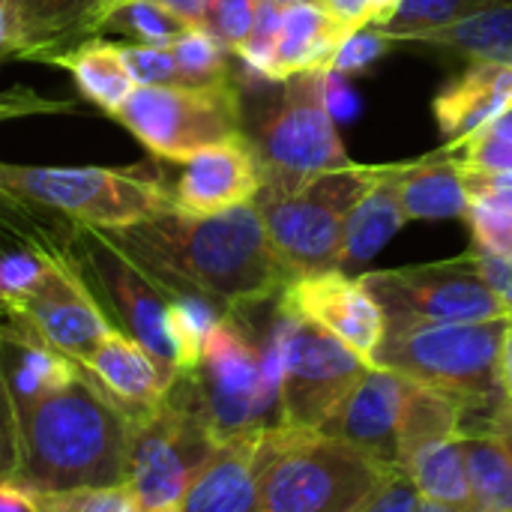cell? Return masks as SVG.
I'll use <instances>...</instances> for the list:
<instances>
[{
	"mask_svg": "<svg viewBox=\"0 0 512 512\" xmlns=\"http://www.w3.org/2000/svg\"><path fill=\"white\" fill-rule=\"evenodd\" d=\"M102 234L159 288L198 294L225 315L273 300L291 282L252 201L210 216L174 207L135 225L102 228Z\"/></svg>",
	"mask_w": 512,
	"mask_h": 512,
	"instance_id": "1",
	"label": "cell"
},
{
	"mask_svg": "<svg viewBox=\"0 0 512 512\" xmlns=\"http://www.w3.org/2000/svg\"><path fill=\"white\" fill-rule=\"evenodd\" d=\"M132 426L78 369L66 387L18 411V471L12 483L27 492L126 486Z\"/></svg>",
	"mask_w": 512,
	"mask_h": 512,
	"instance_id": "2",
	"label": "cell"
},
{
	"mask_svg": "<svg viewBox=\"0 0 512 512\" xmlns=\"http://www.w3.org/2000/svg\"><path fill=\"white\" fill-rule=\"evenodd\" d=\"M216 441L264 435L282 423L279 351L270 333H252L237 315H225L204 342L201 360L183 372Z\"/></svg>",
	"mask_w": 512,
	"mask_h": 512,
	"instance_id": "3",
	"label": "cell"
},
{
	"mask_svg": "<svg viewBox=\"0 0 512 512\" xmlns=\"http://www.w3.org/2000/svg\"><path fill=\"white\" fill-rule=\"evenodd\" d=\"M390 474L315 429L276 426L258 441L261 512H354Z\"/></svg>",
	"mask_w": 512,
	"mask_h": 512,
	"instance_id": "4",
	"label": "cell"
},
{
	"mask_svg": "<svg viewBox=\"0 0 512 512\" xmlns=\"http://www.w3.org/2000/svg\"><path fill=\"white\" fill-rule=\"evenodd\" d=\"M507 324L510 318L471 324H387L369 363L456 396L465 405V420H471L507 399L498 378Z\"/></svg>",
	"mask_w": 512,
	"mask_h": 512,
	"instance_id": "5",
	"label": "cell"
},
{
	"mask_svg": "<svg viewBox=\"0 0 512 512\" xmlns=\"http://www.w3.org/2000/svg\"><path fill=\"white\" fill-rule=\"evenodd\" d=\"M378 183V165L327 171L294 189L261 186L252 198L288 279L342 267L345 222Z\"/></svg>",
	"mask_w": 512,
	"mask_h": 512,
	"instance_id": "6",
	"label": "cell"
},
{
	"mask_svg": "<svg viewBox=\"0 0 512 512\" xmlns=\"http://www.w3.org/2000/svg\"><path fill=\"white\" fill-rule=\"evenodd\" d=\"M327 72H297L282 84L264 114L243 129L261 162V186L294 189L318 174L354 168L336 132L324 93Z\"/></svg>",
	"mask_w": 512,
	"mask_h": 512,
	"instance_id": "7",
	"label": "cell"
},
{
	"mask_svg": "<svg viewBox=\"0 0 512 512\" xmlns=\"http://www.w3.org/2000/svg\"><path fill=\"white\" fill-rule=\"evenodd\" d=\"M189 378L180 372L165 402L132 426L126 486L141 512L180 507L189 483L216 450Z\"/></svg>",
	"mask_w": 512,
	"mask_h": 512,
	"instance_id": "8",
	"label": "cell"
},
{
	"mask_svg": "<svg viewBox=\"0 0 512 512\" xmlns=\"http://www.w3.org/2000/svg\"><path fill=\"white\" fill-rule=\"evenodd\" d=\"M270 333L279 351L282 423L318 429L372 363L333 333L282 309L279 297L273 300Z\"/></svg>",
	"mask_w": 512,
	"mask_h": 512,
	"instance_id": "9",
	"label": "cell"
},
{
	"mask_svg": "<svg viewBox=\"0 0 512 512\" xmlns=\"http://www.w3.org/2000/svg\"><path fill=\"white\" fill-rule=\"evenodd\" d=\"M0 192L63 210L93 228H123L174 210L171 192L135 171L33 168L0 162Z\"/></svg>",
	"mask_w": 512,
	"mask_h": 512,
	"instance_id": "10",
	"label": "cell"
},
{
	"mask_svg": "<svg viewBox=\"0 0 512 512\" xmlns=\"http://www.w3.org/2000/svg\"><path fill=\"white\" fill-rule=\"evenodd\" d=\"M117 120L147 150L186 162L195 153L243 135V102L234 81L210 87H135Z\"/></svg>",
	"mask_w": 512,
	"mask_h": 512,
	"instance_id": "11",
	"label": "cell"
},
{
	"mask_svg": "<svg viewBox=\"0 0 512 512\" xmlns=\"http://www.w3.org/2000/svg\"><path fill=\"white\" fill-rule=\"evenodd\" d=\"M360 282L378 300L387 324H471L510 318L486 285L474 252L450 261L360 273Z\"/></svg>",
	"mask_w": 512,
	"mask_h": 512,
	"instance_id": "12",
	"label": "cell"
},
{
	"mask_svg": "<svg viewBox=\"0 0 512 512\" xmlns=\"http://www.w3.org/2000/svg\"><path fill=\"white\" fill-rule=\"evenodd\" d=\"M84 252L129 336L141 342L153 357L180 372V351L171 330V300H165L159 285L102 231L84 234Z\"/></svg>",
	"mask_w": 512,
	"mask_h": 512,
	"instance_id": "13",
	"label": "cell"
},
{
	"mask_svg": "<svg viewBox=\"0 0 512 512\" xmlns=\"http://www.w3.org/2000/svg\"><path fill=\"white\" fill-rule=\"evenodd\" d=\"M12 306L45 345L75 363L114 330L84 282L69 267L48 258L39 279L18 300H12Z\"/></svg>",
	"mask_w": 512,
	"mask_h": 512,
	"instance_id": "14",
	"label": "cell"
},
{
	"mask_svg": "<svg viewBox=\"0 0 512 512\" xmlns=\"http://www.w3.org/2000/svg\"><path fill=\"white\" fill-rule=\"evenodd\" d=\"M282 309L318 324L333 333L360 357H372L378 342L384 339L387 318L360 276H348L342 270L315 273L291 279L279 294Z\"/></svg>",
	"mask_w": 512,
	"mask_h": 512,
	"instance_id": "15",
	"label": "cell"
},
{
	"mask_svg": "<svg viewBox=\"0 0 512 512\" xmlns=\"http://www.w3.org/2000/svg\"><path fill=\"white\" fill-rule=\"evenodd\" d=\"M405 378L369 366L363 378L348 390L339 408L315 429L327 438H336L387 471L399 468V411H402Z\"/></svg>",
	"mask_w": 512,
	"mask_h": 512,
	"instance_id": "16",
	"label": "cell"
},
{
	"mask_svg": "<svg viewBox=\"0 0 512 512\" xmlns=\"http://www.w3.org/2000/svg\"><path fill=\"white\" fill-rule=\"evenodd\" d=\"M90 384L108 396L132 423L150 417L177 381V369L153 357L141 342L111 330L84 360L75 363Z\"/></svg>",
	"mask_w": 512,
	"mask_h": 512,
	"instance_id": "17",
	"label": "cell"
},
{
	"mask_svg": "<svg viewBox=\"0 0 512 512\" xmlns=\"http://www.w3.org/2000/svg\"><path fill=\"white\" fill-rule=\"evenodd\" d=\"M261 162L246 135L207 147L183 162V174L171 192L174 207L192 216H210L249 204L261 189Z\"/></svg>",
	"mask_w": 512,
	"mask_h": 512,
	"instance_id": "18",
	"label": "cell"
},
{
	"mask_svg": "<svg viewBox=\"0 0 512 512\" xmlns=\"http://www.w3.org/2000/svg\"><path fill=\"white\" fill-rule=\"evenodd\" d=\"M258 441L231 438L219 441L210 459L189 483L180 510L183 512H261L258 495Z\"/></svg>",
	"mask_w": 512,
	"mask_h": 512,
	"instance_id": "19",
	"label": "cell"
},
{
	"mask_svg": "<svg viewBox=\"0 0 512 512\" xmlns=\"http://www.w3.org/2000/svg\"><path fill=\"white\" fill-rule=\"evenodd\" d=\"M512 105V63H486L471 60V66L447 81L435 102V120L444 138L462 141L483 126H489L495 117H501Z\"/></svg>",
	"mask_w": 512,
	"mask_h": 512,
	"instance_id": "20",
	"label": "cell"
},
{
	"mask_svg": "<svg viewBox=\"0 0 512 512\" xmlns=\"http://www.w3.org/2000/svg\"><path fill=\"white\" fill-rule=\"evenodd\" d=\"M384 174L408 216L411 219H465L471 198L462 183L459 165L444 156L441 150L402 165H384Z\"/></svg>",
	"mask_w": 512,
	"mask_h": 512,
	"instance_id": "21",
	"label": "cell"
},
{
	"mask_svg": "<svg viewBox=\"0 0 512 512\" xmlns=\"http://www.w3.org/2000/svg\"><path fill=\"white\" fill-rule=\"evenodd\" d=\"M348 36L351 33L315 0L285 6L273 69L276 81H285L297 72H330Z\"/></svg>",
	"mask_w": 512,
	"mask_h": 512,
	"instance_id": "22",
	"label": "cell"
},
{
	"mask_svg": "<svg viewBox=\"0 0 512 512\" xmlns=\"http://www.w3.org/2000/svg\"><path fill=\"white\" fill-rule=\"evenodd\" d=\"M408 222L384 165H378V183L363 195V201L351 210L345 222V246H342V273L351 276V270L369 264Z\"/></svg>",
	"mask_w": 512,
	"mask_h": 512,
	"instance_id": "23",
	"label": "cell"
},
{
	"mask_svg": "<svg viewBox=\"0 0 512 512\" xmlns=\"http://www.w3.org/2000/svg\"><path fill=\"white\" fill-rule=\"evenodd\" d=\"M465 405L429 384L405 378L402 411H399V468L423 447L462 435Z\"/></svg>",
	"mask_w": 512,
	"mask_h": 512,
	"instance_id": "24",
	"label": "cell"
},
{
	"mask_svg": "<svg viewBox=\"0 0 512 512\" xmlns=\"http://www.w3.org/2000/svg\"><path fill=\"white\" fill-rule=\"evenodd\" d=\"M75 372H78L75 360L63 357L60 351L45 345L39 336L24 339V342H9L3 345V354H0V375L9 387L15 411H24L42 396L66 387L75 378Z\"/></svg>",
	"mask_w": 512,
	"mask_h": 512,
	"instance_id": "25",
	"label": "cell"
},
{
	"mask_svg": "<svg viewBox=\"0 0 512 512\" xmlns=\"http://www.w3.org/2000/svg\"><path fill=\"white\" fill-rule=\"evenodd\" d=\"M111 0H15L18 54H45L72 36L90 33L93 21Z\"/></svg>",
	"mask_w": 512,
	"mask_h": 512,
	"instance_id": "26",
	"label": "cell"
},
{
	"mask_svg": "<svg viewBox=\"0 0 512 512\" xmlns=\"http://www.w3.org/2000/svg\"><path fill=\"white\" fill-rule=\"evenodd\" d=\"M402 45L438 48L486 63H512V0H504L495 9L465 18L459 24L411 36Z\"/></svg>",
	"mask_w": 512,
	"mask_h": 512,
	"instance_id": "27",
	"label": "cell"
},
{
	"mask_svg": "<svg viewBox=\"0 0 512 512\" xmlns=\"http://www.w3.org/2000/svg\"><path fill=\"white\" fill-rule=\"evenodd\" d=\"M51 60L66 66L75 75L78 87L84 90V96L111 114H117L129 93L138 87L120 54V45L111 42H84L66 54H54Z\"/></svg>",
	"mask_w": 512,
	"mask_h": 512,
	"instance_id": "28",
	"label": "cell"
},
{
	"mask_svg": "<svg viewBox=\"0 0 512 512\" xmlns=\"http://www.w3.org/2000/svg\"><path fill=\"white\" fill-rule=\"evenodd\" d=\"M402 471L417 486L423 501L453 504V507H474L471 504V486H468L462 435L444 438V441H435V444L417 450L402 465Z\"/></svg>",
	"mask_w": 512,
	"mask_h": 512,
	"instance_id": "29",
	"label": "cell"
},
{
	"mask_svg": "<svg viewBox=\"0 0 512 512\" xmlns=\"http://www.w3.org/2000/svg\"><path fill=\"white\" fill-rule=\"evenodd\" d=\"M471 504L480 512H512V459L489 432H462Z\"/></svg>",
	"mask_w": 512,
	"mask_h": 512,
	"instance_id": "30",
	"label": "cell"
},
{
	"mask_svg": "<svg viewBox=\"0 0 512 512\" xmlns=\"http://www.w3.org/2000/svg\"><path fill=\"white\" fill-rule=\"evenodd\" d=\"M189 24L177 18L171 9L159 6L156 0H111L99 18L93 21L90 33H120L135 39V45H159L168 48Z\"/></svg>",
	"mask_w": 512,
	"mask_h": 512,
	"instance_id": "31",
	"label": "cell"
},
{
	"mask_svg": "<svg viewBox=\"0 0 512 512\" xmlns=\"http://www.w3.org/2000/svg\"><path fill=\"white\" fill-rule=\"evenodd\" d=\"M498 3H504V0H402L396 15L384 27H375V30H381L396 48V45L408 42L411 36L459 24L465 18L495 9Z\"/></svg>",
	"mask_w": 512,
	"mask_h": 512,
	"instance_id": "32",
	"label": "cell"
},
{
	"mask_svg": "<svg viewBox=\"0 0 512 512\" xmlns=\"http://www.w3.org/2000/svg\"><path fill=\"white\" fill-rule=\"evenodd\" d=\"M186 87H210L234 81L228 69V48L207 27H186L171 45Z\"/></svg>",
	"mask_w": 512,
	"mask_h": 512,
	"instance_id": "33",
	"label": "cell"
},
{
	"mask_svg": "<svg viewBox=\"0 0 512 512\" xmlns=\"http://www.w3.org/2000/svg\"><path fill=\"white\" fill-rule=\"evenodd\" d=\"M222 318L219 306L198 294H171V330L180 351V372H192L198 366L204 342Z\"/></svg>",
	"mask_w": 512,
	"mask_h": 512,
	"instance_id": "34",
	"label": "cell"
},
{
	"mask_svg": "<svg viewBox=\"0 0 512 512\" xmlns=\"http://www.w3.org/2000/svg\"><path fill=\"white\" fill-rule=\"evenodd\" d=\"M33 512H141L129 486L69 489V492H27Z\"/></svg>",
	"mask_w": 512,
	"mask_h": 512,
	"instance_id": "35",
	"label": "cell"
},
{
	"mask_svg": "<svg viewBox=\"0 0 512 512\" xmlns=\"http://www.w3.org/2000/svg\"><path fill=\"white\" fill-rule=\"evenodd\" d=\"M120 54L138 87H186L171 48L159 45H120Z\"/></svg>",
	"mask_w": 512,
	"mask_h": 512,
	"instance_id": "36",
	"label": "cell"
},
{
	"mask_svg": "<svg viewBox=\"0 0 512 512\" xmlns=\"http://www.w3.org/2000/svg\"><path fill=\"white\" fill-rule=\"evenodd\" d=\"M465 219L474 234V249L492 255H512V210L471 201Z\"/></svg>",
	"mask_w": 512,
	"mask_h": 512,
	"instance_id": "37",
	"label": "cell"
},
{
	"mask_svg": "<svg viewBox=\"0 0 512 512\" xmlns=\"http://www.w3.org/2000/svg\"><path fill=\"white\" fill-rule=\"evenodd\" d=\"M459 168H483V171H512V144L474 132L462 141H453L441 150Z\"/></svg>",
	"mask_w": 512,
	"mask_h": 512,
	"instance_id": "38",
	"label": "cell"
},
{
	"mask_svg": "<svg viewBox=\"0 0 512 512\" xmlns=\"http://www.w3.org/2000/svg\"><path fill=\"white\" fill-rule=\"evenodd\" d=\"M255 6H258V0H213L207 30H210L228 51L237 54V48L246 42V36H249V30H252Z\"/></svg>",
	"mask_w": 512,
	"mask_h": 512,
	"instance_id": "39",
	"label": "cell"
},
{
	"mask_svg": "<svg viewBox=\"0 0 512 512\" xmlns=\"http://www.w3.org/2000/svg\"><path fill=\"white\" fill-rule=\"evenodd\" d=\"M390 48H393V42L381 30L363 27V30L351 33L342 42V48H339V54L333 60V72H339V75H357V72L369 69L375 60H381Z\"/></svg>",
	"mask_w": 512,
	"mask_h": 512,
	"instance_id": "40",
	"label": "cell"
},
{
	"mask_svg": "<svg viewBox=\"0 0 512 512\" xmlns=\"http://www.w3.org/2000/svg\"><path fill=\"white\" fill-rule=\"evenodd\" d=\"M420 492L405 471L390 474L354 512H417Z\"/></svg>",
	"mask_w": 512,
	"mask_h": 512,
	"instance_id": "41",
	"label": "cell"
},
{
	"mask_svg": "<svg viewBox=\"0 0 512 512\" xmlns=\"http://www.w3.org/2000/svg\"><path fill=\"white\" fill-rule=\"evenodd\" d=\"M459 171L471 201L512 210V171H483V168H459Z\"/></svg>",
	"mask_w": 512,
	"mask_h": 512,
	"instance_id": "42",
	"label": "cell"
},
{
	"mask_svg": "<svg viewBox=\"0 0 512 512\" xmlns=\"http://www.w3.org/2000/svg\"><path fill=\"white\" fill-rule=\"evenodd\" d=\"M18 471V411L0 375V483H12Z\"/></svg>",
	"mask_w": 512,
	"mask_h": 512,
	"instance_id": "43",
	"label": "cell"
},
{
	"mask_svg": "<svg viewBox=\"0 0 512 512\" xmlns=\"http://www.w3.org/2000/svg\"><path fill=\"white\" fill-rule=\"evenodd\" d=\"M45 258L33 255H9L0 261V300H18L42 273Z\"/></svg>",
	"mask_w": 512,
	"mask_h": 512,
	"instance_id": "44",
	"label": "cell"
},
{
	"mask_svg": "<svg viewBox=\"0 0 512 512\" xmlns=\"http://www.w3.org/2000/svg\"><path fill=\"white\" fill-rule=\"evenodd\" d=\"M471 252L477 258V267H480L486 285L495 291L504 312L512 318V255H492V252H480V249H471Z\"/></svg>",
	"mask_w": 512,
	"mask_h": 512,
	"instance_id": "45",
	"label": "cell"
},
{
	"mask_svg": "<svg viewBox=\"0 0 512 512\" xmlns=\"http://www.w3.org/2000/svg\"><path fill=\"white\" fill-rule=\"evenodd\" d=\"M462 432H489V435H495L512 459V399H501L492 411L465 420Z\"/></svg>",
	"mask_w": 512,
	"mask_h": 512,
	"instance_id": "46",
	"label": "cell"
},
{
	"mask_svg": "<svg viewBox=\"0 0 512 512\" xmlns=\"http://www.w3.org/2000/svg\"><path fill=\"white\" fill-rule=\"evenodd\" d=\"M372 3L375 0H321L330 18H336L348 33H357L372 24Z\"/></svg>",
	"mask_w": 512,
	"mask_h": 512,
	"instance_id": "47",
	"label": "cell"
},
{
	"mask_svg": "<svg viewBox=\"0 0 512 512\" xmlns=\"http://www.w3.org/2000/svg\"><path fill=\"white\" fill-rule=\"evenodd\" d=\"M324 93H327V108H330L333 120H336V117L351 120V117L357 114V96H354L351 87L345 84V75H339V72L330 69L327 78H324Z\"/></svg>",
	"mask_w": 512,
	"mask_h": 512,
	"instance_id": "48",
	"label": "cell"
},
{
	"mask_svg": "<svg viewBox=\"0 0 512 512\" xmlns=\"http://www.w3.org/2000/svg\"><path fill=\"white\" fill-rule=\"evenodd\" d=\"M159 6L171 9L177 18H183L189 27H207L213 0H156Z\"/></svg>",
	"mask_w": 512,
	"mask_h": 512,
	"instance_id": "49",
	"label": "cell"
},
{
	"mask_svg": "<svg viewBox=\"0 0 512 512\" xmlns=\"http://www.w3.org/2000/svg\"><path fill=\"white\" fill-rule=\"evenodd\" d=\"M18 54V6L15 0H0V60Z\"/></svg>",
	"mask_w": 512,
	"mask_h": 512,
	"instance_id": "50",
	"label": "cell"
},
{
	"mask_svg": "<svg viewBox=\"0 0 512 512\" xmlns=\"http://www.w3.org/2000/svg\"><path fill=\"white\" fill-rule=\"evenodd\" d=\"M498 378H501V390L504 396L512 399V318L504 330V339H501V354H498Z\"/></svg>",
	"mask_w": 512,
	"mask_h": 512,
	"instance_id": "51",
	"label": "cell"
},
{
	"mask_svg": "<svg viewBox=\"0 0 512 512\" xmlns=\"http://www.w3.org/2000/svg\"><path fill=\"white\" fill-rule=\"evenodd\" d=\"M0 512H33L27 495L15 483H0Z\"/></svg>",
	"mask_w": 512,
	"mask_h": 512,
	"instance_id": "52",
	"label": "cell"
},
{
	"mask_svg": "<svg viewBox=\"0 0 512 512\" xmlns=\"http://www.w3.org/2000/svg\"><path fill=\"white\" fill-rule=\"evenodd\" d=\"M483 135H489V138H498V141H507V144H512V105L501 114V117H495L489 126H483L480 129Z\"/></svg>",
	"mask_w": 512,
	"mask_h": 512,
	"instance_id": "53",
	"label": "cell"
},
{
	"mask_svg": "<svg viewBox=\"0 0 512 512\" xmlns=\"http://www.w3.org/2000/svg\"><path fill=\"white\" fill-rule=\"evenodd\" d=\"M399 3H402V0H375V3H372V24H369V27H384V24L396 15Z\"/></svg>",
	"mask_w": 512,
	"mask_h": 512,
	"instance_id": "54",
	"label": "cell"
},
{
	"mask_svg": "<svg viewBox=\"0 0 512 512\" xmlns=\"http://www.w3.org/2000/svg\"><path fill=\"white\" fill-rule=\"evenodd\" d=\"M417 512H480L477 507H453V504H435V501H423L420 498V507Z\"/></svg>",
	"mask_w": 512,
	"mask_h": 512,
	"instance_id": "55",
	"label": "cell"
},
{
	"mask_svg": "<svg viewBox=\"0 0 512 512\" xmlns=\"http://www.w3.org/2000/svg\"><path fill=\"white\" fill-rule=\"evenodd\" d=\"M150 512H183L180 507H162V510H150Z\"/></svg>",
	"mask_w": 512,
	"mask_h": 512,
	"instance_id": "56",
	"label": "cell"
},
{
	"mask_svg": "<svg viewBox=\"0 0 512 512\" xmlns=\"http://www.w3.org/2000/svg\"><path fill=\"white\" fill-rule=\"evenodd\" d=\"M273 3H282V6H291V3H303V0H273Z\"/></svg>",
	"mask_w": 512,
	"mask_h": 512,
	"instance_id": "57",
	"label": "cell"
},
{
	"mask_svg": "<svg viewBox=\"0 0 512 512\" xmlns=\"http://www.w3.org/2000/svg\"><path fill=\"white\" fill-rule=\"evenodd\" d=\"M315 3H321V0H315Z\"/></svg>",
	"mask_w": 512,
	"mask_h": 512,
	"instance_id": "58",
	"label": "cell"
}]
</instances>
